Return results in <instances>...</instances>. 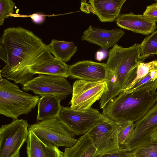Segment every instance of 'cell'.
Masks as SVG:
<instances>
[{"instance_id": "obj_9", "label": "cell", "mask_w": 157, "mask_h": 157, "mask_svg": "<svg viewBox=\"0 0 157 157\" xmlns=\"http://www.w3.org/2000/svg\"><path fill=\"white\" fill-rule=\"evenodd\" d=\"M22 89L31 91L41 97L54 95L64 100L72 94V87L66 78L40 75L22 85Z\"/></svg>"}, {"instance_id": "obj_4", "label": "cell", "mask_w": 157, "mask_h": 157, "mask_svg": "<svg viewBox=\"0 0 157 157\" xmlns=\"http://www.w3.org/2000/svg\"><path fill=\"white\" fill-rule=\"evenodd\" d=\"M28 130L31 131L43 143L50 147H69L78 140L75 138V135L58 117L30 125Z\"/></svg>"}, {"instance_id": "obj_28", "label": "cell", "mask_w": 157, "mask_h": 157, "mask_svg": "<svg viewBox=\"0 0 157 157\" xmlns=\"http://www.w3.org/2000/svg\"><path fill=\"white\" fill-rule=\"evenodd\" d=\"M29 16L31 18L33 21L36 24L41 23L44 20V16L40 13H34L30 15Z\"/></svg>"}, {"instance_id": "obj_22", "label": "cell", "mask_w": 157, "mask_h": 157, "mask_svg": "<svg viewBox=\"0 0 157 157\" xmlns=\"http://www.w3.org/2000/svg\"><path fill=\"white\" fill-rule=\"evenodd\" d=\"M130 152L132 157H157V143L153 141Z\"/></svg>"}, {"instance_id": "obj_20", "label": "cell", "mask_w": 157, "mask_h": 157, "mask_svg": "<svg viewBox=\"0 0 157 157\" xmlns=\"http://www.w3.org/2000/svg\"><path fill=\"white\" fill-rule=\"evenodd\" d=\"M157 89V69L152 70L146 75L124 91L129 93L143 90L149 91H155Z\"/></svg>"}, {"instance_id": "obj_1", "label": "cell", "mask_w": 157, "mask_h": 157, "mask_svg": "<svg viewBox=\"0 0 157 157\" xmlns=\"http://www.w3.org/2000/svg\"><path fill=\"white\" fill-rule=\"evenodd\" d=\"M47 49V45L31 31L20 27L6 29L0 39V58L5 63L0 75L23 85L33 78L28 67Z\"/></svg>"}, {"instance_id": "obj_24", "label": "cell", "mask_w": 157, "mask_h": 157, "mask_svg": "<svg viewBox=\"0 0 157 157\" xmlns=\"http://www.w3.org/2000/svg\"><path fill=\"white\" fill-rule=\"evenodd\" d=\"M157 69V59L147 63L143 62L140 63L137 67L136 77L129 87L151 71Z\"/></svg>"}, {"instance_id": "obj_15", "label": "cell", "mask_w": 157, "mask_h": 157, "mask_svg": "<svg viewBox=\"0 0 157 157\" xmlns=\"http://www.w3.org/2000/svg\"><path fill=\"white\" fill-rule=\"evenodd\" d=\"M126 0H90L88 5L92 13L101 22H113L119 15L121 9Z\"/></svg>"}, {"instance_id": "obj_3", "label": "cell", "mask_w": 157, "mask_h": 157, "mask_svg": "<svg viewBox=\"0 0 157 157\" xmlns=\"http://www.w3.org/2000/svg\"><path fill=\"white\" fill-rule=\"evenodd\" d=\"M39 96L33 95L3 78L0 75V114L13 119L30 113L39 101Z\"/></svg>"}, {"instance_id": "obj_13", "label": "cell", "mask_w": 157, "mask_h": 157, "mask_svg": "<svg viewBox=\"0 0 157 157\" xmlns=\"http://www.w3.org/2000/svg\"><path fill=\"white\" fill-rule=\"evenodd\" d=\"M116 21L117 25L121 28L144 35L151 34L157 28L156 22L143 14L131 12L119 15Z\"/></svg>"}, {"instance_id": "obj_2", "label": "cell", "mask_w": 157, "mask_h": 157, "mask_svg": "<svg viewBox=\"0 0 157 157\" xmlns=\"http://www.w3.org/2000/svg\"><path fill=\"white\" fill-rule=\"evenodd\" d=\"M157 102V92L140 90L121 92L102 109V114L118 123L136 122Z\"/></svg>"}, {"instance_id": "obj_7", "label": "cell", "mask_w": 157, "mask_h": 157, "mask_svg": "<svg viewBox=\"0 0 157 157\" xmlns=\"http://www.w3.org/2000/svg\"><path fill=\"white\" fill-rule=\"evenodd\" d=\"M121 130L120 123L106 117L103 121L92 128L86 133L98 154L101 155L120 148L118 137Z\"/></svg>"}, {"instance_id": "obj_5", "label": "cell", "mask_w": 157, "mask_h": 157, "mask_svg": "<svg viewBox=\"0 0 157 157\" xmlns=\"http://www.w3.org/2000/svg\"><path fill=\"white\" fill-rule=\"evenodd\" d=\"M29 125L23 119H13L0 128V157H19L21 148L27 141Z\"/></svg>"}, {"instance_id": "obj_21", "label": "cell", "mask_w": 157, "mask_h": 157, "mask_svg": "<svg viewBox=\"0 0 157 157\" xmlns=\"http://www.w3.org/2000/svg\"><path fill=\"white\" fill-rule=\"evenodd\" d=\"M140 57L145 59L157 53V31L145 37L139 44Z\"/></svg>"}, {"instance_id": "obj_10", "label": "cell", "mask_w": 157, "mask_h": 157, "mask_svg": "<svg viewBox=\"0 0 157 157\" xmlns=\"http://www.w3.org/2000/svg\"><path fill=\"white\" fill-rule=\"evenodd\" d=\"M135 125L132 135L121 146L129 151L153 141L151 136L157 129V102Z\"/></svg>"}, {"instance_id": "obj_19", "label": "cell", "mask_w": 157, "mask_h": 157, "mask_svg": "<svg viewBox=\"0 0 157 157\" xmlns=\"http://www.w3.org/2000/svg\"><path fill=\"white\" fill-rule=\"evenodd\" d=\"M47 48L55 58L65 62L69 61L78 50L77 47L72 41L54 39L47 45Z\"/></svg>"}, {"instance_id": "obj_17", "label": "cell", "mask_w": 157, "mask_h": 157, "mask_svg": "<svg viewBox=\"0 0 157 157\" xmlns=\"http://www.w3.org/2000/svg\"><path fill=\"white\" fill-rule=\"evenodd\" d=\"M62 100L58 97L50 95L41 96L38 103L37 121L58 117L61 110Z\"/></svg>"}, {"instance_id": "obj_30", "label": "cell", "mask_w": 157, "mask_h": 157, "mask_svg": "<svg viewBox=\"0 0 157 157\" xmlns=\"http://www.w3.org/2000/svg\"><path fill=\"white\" fill-rule=\"evenodd\" d=\"M156 55H157V53Z\"/></svg>"}, {"instance_id": "obj_14", "label": "cell", "mask_w": 157, "mask_h": 157, "mask_svg": "<svg viewBox=\"0 0 157 157\" xmlns=\"http://www.w3.org/2000/svg\"><path fill=\"white\" fill-rule=\"evenodd\" d=\"M69 65L54 57L50 52L28 67L34 75H44L66 78L69 77Z\"/></svg>"}, {"instance_id": "obj_6", "label": "cell", "mask_w": 157, "mask_h": 157, "mask_svg": "<svg viewBox=\"0 0 157 157\" xmlns=\"http://www.w3.org/2000/svg\"><path fill=\"white\" fill-rule=\"evenodd\" d=\"M58 117L75 136L86 134L106 117L98 110L92 107L79 111L62 106Z\"/></svg>"}, {"instance_id": "obj_29", "label": "cell", "mask_w": 157, "mask_h": 157, "mask_svg": "<svg viewBox=\"0 0 157 157\" xmlns=\"http://www.w3.org/2000/svg\"><path fill=\"white\" fill-rule=\"evenodd\" d=\"M151 138L152 141L157 143V129L152 134Z\"/></svg>"}, {"instance_id": "obj_11", "label": "cell", "mask_w": 157, "mask_h": 157, "mask_svg": "<svg viewBox=\"0 0 157 157\" xmlns=\"http://www.w3.org/2000/svg\"><path fill=\"white\" fill-rule=\"evenodd\" d=\"M107 67L105 63L90 60L78 61L69 66V77L91 82L105 81Z\"/></svg>"}, {"instance_id": "obj_25", "label": "cell", "mask_w": 157, "mask_h": 157, "mask_svg": "<svg viewBox=\"0 0 157 157\" xmlns=\"http://www.w3.org/2000/svg\"><path fill=\"white\" fill-rule=\"evenodd\" d=\"M15 3L12 0H0V25L3 24L5 20L11 16L14 12Z\"/></svg>"}, {"instance_id": "obj_18", "label": "cell", "mask_w": 157, "mask_h": 157, "mask_svg": "<svg viewBox=\"0 0 157 157\" xmlns=\"http://www.w3.org/2000/svg\"><path fill=\"white\" fill-rule=\"evenodd\" d=\"M87 134L82 135L73 146L66 147L63 157H100Z\"/></svg>"}, {"instance_id": "obj_23", "label": "cell", "mask_w": 157, "mask_h": 157, "mask_svg": "<svg viewBox=\"0 0 157 157\" xmlns=\"http://www.w3.org/2000/svg\"><path fill=\"white\" fill-rule=\"evenodd\" d=\"M121 130L119 134L118 140L120 147L123 145L133 133L135 127V123L125 121L120 123Z\"/></svg>"}, {"instance_id": "obj_12", "label": "cell", "mask_w": 157, "mask_h": 157, "mask_svg": "<svg viewBox=\"0 0 157 157\" xmlns=\"http://www.w3.org/2000/svg\"><path fill=\"white\" fill-rule=\"evenodd\" d=\"M124 34V32L120 29L108 30L93 27L90 25L83 32L81 39L107 49L113 47Z\"/></svg>"}, {"instance_id": "obj_16", "label": "cell", "mask_w": 157, "mask_h": 157, "mask_svg": "<svg viewBox=\"0 0 157 157\" xmlns=\"http://www.w3.org/2000/svg\"><path fill=\"white\" fill-rule=\"evenodd\" d=\"M26 142L28 157H63V153L58 148L46 145L30 130Z\"/></svg>"}, {"instance_id": "obj_26", "label": "cell", "mask_w": 157, "mask_h": 157, "mask_svg": "<svg viewBox=\"0 0 157 157\" xmlns=\"http://www.w3.org/2000/svg\"><path fill=\"white\" fill-rule=\"evenodd\" d=\"M100 157H132L130 152L126 149L120 148L101 155Z\"/></svg>"}, {"instance_id": "obj_27", "label": "cell", "mask_w": 157, "mask_h": 157, "mask_svg": "<svg viewBox=\"0 0 157 157\" xmlns=\"http://www.w3.org/2000/svg\"><path fill=\"white\" fill-rule=\"evenodd\" d=\"M143 14L157 22V2L147 6Z\"/></svg>"}, {"instance_id": "obj_8", "label": "cell", "mask_w": 157, "mask_h": 157, "mask_svg": "<svg viewBox=\"0 0 157 157\" xmlns=\"http://www.w3.org/2000/svg\"><path fill=\"white\" fill-rule=\"evenodd\" d=\"M107 90L105 81L91 82L76 80L73 84L70 108L76 110H84L91 107L101 99Z\"/></svg>"}]
</instances>
